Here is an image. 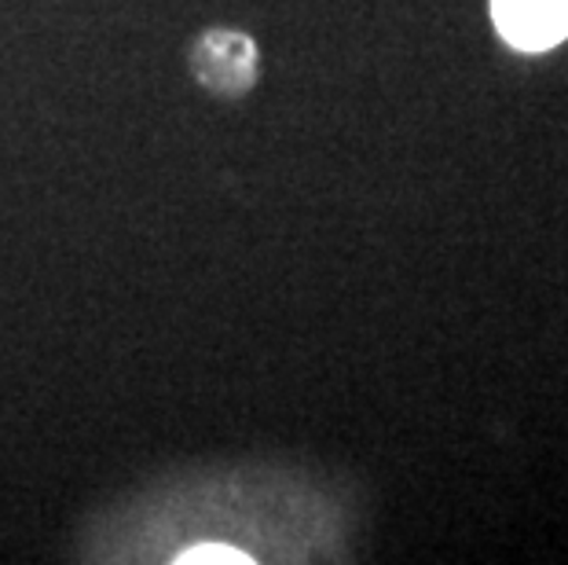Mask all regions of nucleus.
Listing matches in <instances>:
<instances>
[{
	"label": "nucleus",
	"instance_id": "nucleus-1",
	"mask_svg": "<svg viewBox=\"0 0 568 565\" xmlns=\"http://www.w3.org/2000/svg\"><path fill=\"white\" fill-rule=\"evenodd\" d=\"M191 78L205 92L221 95V100H239L246 95L261 78V52L250 33L232 27H210L202 30L187 48Z\"/></svg>",
	"mask_w": 568,
	"mask_h": 565
},
{
	"label": "nucleus",
	"instance_id": "nucleus-2",
	"mask_svg": "<svg viewBox=\"0 0 568 565\" xmlns=\"http://www.w3.org/2000/svg\"><path fill=\"white\" fill-rule=\"evenodd\" d=\"M491 16L521 52H547L568 38V0H491Z\"/></svg>",
	"mask_w": 568,
	"mask_h": 565
},
{
	"label": "nucleus",
	"instance_id": "nucleus-3",
	"mask_svg": "<svg viewBox=\"0 0 568 565\" xmlns=\"http://www.w3.org/2000/svg\"><path fill=\"white\" fill-rule=\"evenodd\" d=\"M253 555L239 551L232 544H199L176 555V565H250Z\"/></svg>",
	"mask_w": 568,
	"mask_h": 565
}]
</instances>
